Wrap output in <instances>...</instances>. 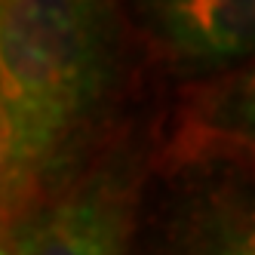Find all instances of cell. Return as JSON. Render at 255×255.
Wrapping results in <instances>:
<instances>
[{"mask_svg": "<svg viewBox=\"0 0 255 255\" xmlns=\"http://www.w3.org/2000/svg\"><path fill=\"white\" fill-rule=\"evenodd\" d=\"M111 74V6L0 0V99L46 172L96 111Z\"/></svg>", "mask_w": 255, "mask_h": 255, "instance_id": "1", "label": "cell"}, {"mask_svg": "<svg viewBox=\"0 0 255 255\" xmlns=\"http://www.w3.org/2000/svg\"><path fill=\"white\" fill-rule=\"evenodd\" d=\"M132 197L117 172H93L31 212L9 255H126Z\"/></svg>", "mask_w": 255, "mask_h": 255, "instance_id": "2", "label": "cell"}, {"mask_svg": "<svg viewBox=\"0 0 255 255\" xmlns=\"http://www.w3.org/2000/svg\"><path fill=\"white\" fill-rule=\"evenodd\" d=\"M252 154V77L234 74L222 83L197 89L178 108L169 157L197 163L200 157Z\"/></svg>", "mask_w": 255, "mask_h": 255, "instance_id": "3", "label": "cell"}, {"mask_svg": "<svg viewBox=\"0 0 255 255\" xmlns=\"http://www.w3.org/2000/svg\"><path fill=\"white\" fill-rule=\"evenodd\" d=\"M157 37L191 62L243 59L255 43L252 0H172L151 6Z\"/></svg>", "mask_w": 255, "mask_h": 255, "instance_id": "4", "label": "cell"}, {"mask_svg": "<svg viewBox=\"0 0 255 255\" xmlns=\"http://www.w3.org/2000/svg\"><path fill=\"white\" fill-rule=\"evenodd\" d=\"M181 255H255V225L249 203L222 197L200 206L185 231Z\"/></svg>", "mask_w": 255, "mask_h": 255, "instance_id": "5", "label": "cell"}, {"mask_svg": "<svg viewBox=\"0 0 255 255\" xmlns=\"http://www.w3.org/2000/svg\"><path fill=\"white\" fill-rule=\"evenodd\" d=\"M43 175V163L31 151L22 126L0 99V225L22 215Z\"/></svg>", "mask_w": 255, "mask_h": 255, "instance_id": "6", "label": "cell"}, {"mask_svg": "<svg viewBox=\"0 0 255 255\" xmlns=\"http://www.w3.org/2000/svg\"><path fill=\"white\" fill-rule=\"evenodd\" d=\"M0 255H9V249H6V246H3V243H0Z\"/></svg>", "mask_w": 255, "mask_h": 255, "instance_id": "7", "label": "cell"}]
</instances>
